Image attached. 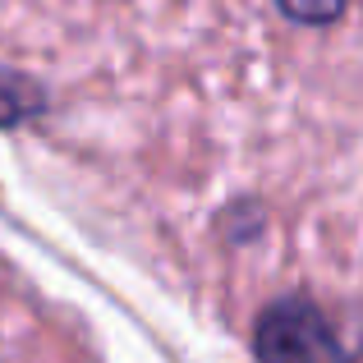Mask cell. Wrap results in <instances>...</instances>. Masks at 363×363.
Returning <instances> with one entry per match:
<instances>
[{"label":"cell","mask_w":363,"mask_h":363,"mask_svg":"<svg viewBox=\"0 0 363 363\" xmlns=\"http://www.w3.org/2000/svg\"><path fill=\"white\" fill-rule=\"evenodd\" d=\"M0 133L253 363H363V0H0Z\"/></svg>","instance_id":"obj_1"}]
</instances>
